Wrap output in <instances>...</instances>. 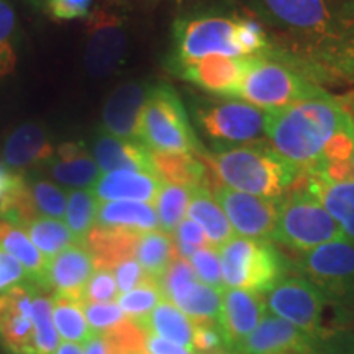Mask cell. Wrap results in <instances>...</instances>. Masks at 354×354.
<instances>
[{"label": "cell", "instance_id": "b9f144b4", "mask_svg": "<svg viewBox=\"0 0 354 354\" xmlns=\"http://www.w3.org/2000/svg\"><path fill=\"white\" fill-rule=\"evenodd\" d=\"M17 64V17L7 0H0V77L13 73Z\"/></svg>", "mask_w": 354, "mask_h": 354}, {"label": "cell", "instance_id": "ac0fdd59", "mask_svg": "<svg viewBox=\"0 0 354 354\" xmlns=\"http://www.w3.org/2000/svg\"><path fill=\"white\" fill-rule=\"evenodd\" d=\"M151 87L145 81H131L115 88L102 113L105 133L117 138L140 141L141 113Z\"/></svg>", "mask_w": 354, "mask_h": 354}, {"label": "cell", "instance_id": "5b68a950", "mask_svg": "<svg viewBox=\"0 0 354 354\" xmlns=\"http://www.w3.org/2000/svg\"><path fill=\"white\" fill-rule=\"evenodd\" d=\"M225 289H243L263 295L290 272V259L271 240L233 236L218 248Z\"/></svg>", "mask_w": 354, "mask_h": 354}, {"label": "cell", "instance_id": "5bb4252c", "mask_svg": "<svg viewBox=\"0 0 354 354\" xmlns=\"http://www.w3.org/2000/svg\"><path fill=\"white\" fill-rule=\"evenodd\" d=\"M125 21L117 13L95 8L87 17L86 68L91 76H110L127 53Z\"/></svg>", "mask_w": 354, "mask_h": 354}, {"label": "cell", "instance_id": "1f68e13d", "mask_svg": "<svg viewBox=\"0 0 354 354\" xmlns=\"http://www.w3.org/2000/svg\"><path fill=\"white\" fill-rule=\"evenodd\" d=\"M21 230L28 234L33 245L41 251V254L48 261L63 253L71 246L81 245V243H77L76 236L71 233L68 225L56 218L37 216L35 220L28 221Z\"/></svg>", "mask_w": 354, "mask_h": 354}, {"label": "cell", "instance_id": "9c48e42d", "mask_svg": "<svg viewBox=\"0 0 354 354\" xmlns=\"http://www.w3.org/2000/svg\"><path fill=\"white\" fill-rule=\"evenodd\" d=\"M290 271L312 282L326 300H354V240L342 236L313 250L294 253Z\"/></svg>", "mask_w": 354, "mask_h": 354}, {"label": "cell", "instance_id": "f5cc1de1", "mask_svg": "<svg viewBox=\"0 0 354 354\" xmlns=\"http://www.w3.org/2000/svg\"><path fill=\"white\" fill-rule=\"evenodd\" d=\"M146 353L148 354H196L192 349L180 346L165 338H159L156 335L148 333L146 338Z\"/></svg>", "mask_w": 354, "mask_h": 354}, {"label": "cell", "instance_id": "d6a6232c", "mask_svg": "<svg viewBox=\"0 0 354 354\" xmlns=\"http://www.w3.org/2000/svg\"><path fill=\"white\" fill-rule=\"evenodd\" d=\"M53 322L57 335L69 343L84 344L92 335L84 315V302H77L64 295H53Z\"/></svg>", "mask_w": 354, "mask_h": 354}, {"label": "cell", "instance_id": "d4e9b609", "mask_svg": "<svg viewBox=\"0 0 354 354\" xmlns=\"http://www.w3.org/2000/svg\"><path fill=\"white\" fill-rule=\"evenodd\" d=\"M153 172L161 183L184 187H209V171L203 158L190 153L151 151Z\"/></svg>", "mask_w": 354, "mask_h": 354}, {"label": "cell", "instance_id": "816d5d0a", "mask_svg": "<svg viewBox=\"0 0 354 354\" xmlns=\"http://www.w3.org/2000/svg\"><path fill=\"white\" fill-rule=\"evenodd\" d=\"M176 243H180V245H187L196 248V250H201V248H212L209 238L203 233V230L198 227L196 221L190 218H184L179 223V227L176 228V232L172 233Z\"/></svg>", "mask_w": 354, "mask_h": 354}, {"label": "cell", "instance_id": "7bdbcfd3", "mask_svg": "<svg viewBox=\"0 0 354 354\" xmlns=\"http://www.w3.org/2000/svg\"><path fill=\"white\" fill-rule=\"evenodd\" d=\"M236 43L243 56H261L272 51V39L263 25L248 17H238Z\"/></svg>", "mask_w": 354, "mask_h": 354}, {"label": "cell", "instance_id": "d6986e66", "mask_svg": "<svg viewBox=\"0 0 354 354\" xmlns=\"http://www.w3.org/2000/svg\"><path fill=\"white\" fill-rule=\"evenodd\" d=\"M263 297L254 292L243 289H230L221 292L220 328L223 331L228 351L236 348L256 330L266 317Z\"/></svg>", "mask_w": 354, "mask_h": 354}, {"label": "cell", "instance_id": "7402d4cb", "mask_svg": "<svg viewBox=\"0 0 354 354\" xmlns=\"http://www.w3.org/2000/svg\"><path fill=\"white\" fill-rule=\"evenodd\" d=\"M94 159L100 171H138L153 172L151 149L135 140H123L117 136L102 133L94 143Z\"/></svg>", "mask_w": 354, "mask_h": 354}, {"label": "cell", "instance_id": "e0dca14e", "mask_svg": "<svg viewBox=\"0 0 354 354\" xmlns=\"http://www.w3.org/2000/svg\"><path fill=\"white\" fill-rule=\"evenodd\" d=\"M236 354H322L318 339L276 315H266Z\"/></svg>", "mask_w": 354, "mask_h": 354}, {"label": "cell", "instance_id": "ba28073f", "mask_svg": "<svg viewBox=\"0 0 354 354\" xmlns=\"http://www.w3.org/2000/svg\"><path fill=\"white\" fill-rule=\"evenodd\" d=\"M238 15L201 10L183 15L174 24V66L207 56L243 57L236 43Z\"/></svg>", "mask_w": 354, "mask_h": 354}, {"label": "cell", "instance_id": "6f0895ef", "mask_svg": "<svg viewBox=\"0 0 354 354\" xmlns=\"http://www.w3.org/2000/svg\"><path fill=\"white\" fill-rule=\"evenodd\" d=\"M343 24L351 39H354V0L343 2Z\"/></svg>", "mask_w": 354, "mask_h": 354}, {"label": "cell", "instance_id": "e575fe53", "mask_svg": "<svg viewBox=\"0 0 354 354\" xmlns=\"http://www.w3.org/2000/svg\"><path fill=\"white\" fill-rule=\"evenodd\" d=\"M97 210H99V201L94 192L88 189H74L71 190L68 197V207H66V225L71 233L76 236L77 243L84 245V240L94 228Z\"/></svg>", "mask_w": 354, "mask_h": 354}, {"label": "cell", "instance_id": "8d00e7d4", "mask_svg": "<svg viewBox=\"0 0 354 354\" xmlns=\"http://www.w3.org/2000/svg\"><path fill=\"white\" fill-rule=\"evenodd\" d=\"M35 348L37 354H55L59 346L55 322H53V295L46 290H38L33 299Z\"/></svg>", "mask_w": 354, "mask_h": 354}, {"label": "cell", "instance_id": "603a6c76", "mask_svg": "<svg viewBox=\"0 0 354 354\" xmlns=\"http://www.w3.org/2000/svg\"><path fill=\"white\" fill-rule=\"evenodd\" d=\"M55 158L51 141L41 127L25 123L13 130L2 146V159L10 169L46 166Z\"/></svg>", "mask_w": 354, "mask_h": 354}, {"label": "cell", "instance_id": "c3c4849f", "mask_svg": "<svg viewBox=\"0 0 354 354\" xmlns=\"http://www.w3.org/2000/svg\"><path fill=\"white\" fill-rule=\"evenodd\" d=\"M113 276L115 281H117L120 295L136 289V287L145 284V282L153 281V277L148 276V272L141 268V264L136 259H127L118 264L117 268H113Z\"/></svg>", "mask_w": 354, "mask_h": 354}, {"label": "cell", "instance_id": "83f0119b", "mask_svg": "<svg viewBox=\"0 0 354 354\" xmlns=\"http://www.w3.org/2000/svg\"><path fill=\"white\" fill-rule=\"evenodd\" d=\"M95 223L99 227L125 228L136 233L159 228L156 209L148 202H102Z\"/></svg>", "mask_w": 354, "mask_h": 354}, {"label": "cell", "instance_id": "44dd1931", "mask_svg": "<svg viewBox=\"0 0 354 354\" xmlns=\"http://www.w3.org/2000/svg\"><path fill=\"white\" fill-rule=\"evenodd\" d=\"M165 183L149 172L115 171L100 176L92 192L102 202H148L154 203Z\"/></svg>", "mask_w": 354, "mask_h": 354}, {"label": "cell", "instance_id": "8fae6325", "mask_svg": "<svg viewBox=\"0 0 354 354\" xmlns=\"http://www.w3.org/2000/svg\"><path fill=\"white\" fill-rule=\"evenodd\" d=\"M268 113L245 100H218L197 109L198 127L221 149L256 143L266 138Z\"/></svg>", "mask_w": 354, "mask_h": 354}, {"label": "cell", "instance_id": "d590c367", "mask_svg": "<svg viewBox=\"0 0 354 354\" xmlns=\"http://www.w3.org/2000/svg\"><path fill=\"white\" fill-rule=\"evenodd\" d=\"M46 166L48 172L56 183L73 189H87L91 185L94 187L100 177V169L95 159L88 154L73 159V161H59V159L53 158Z\"/></svg>", "mask_w": 354, "mask_h": 354}, {"label": "cell", "instance_id": "ffe728a7", "mask_svg": "<svg viewBox=\"0 0 354 354\" xmlns=\"http://www.w3.org/2000/svg\"><path fill=\"white\" fill-rule=\"evenodd\" d=\"M95 264L84 245H74L50 259L46 269V289L55 294L84 302V290L94 274Z\"/></svg>", "mask_w": 354, "mask_h": 354}, {"label": "cell", "instance_id": "277c9868", "mask_svg": "<svg viewBox=\"0 0 354 354\" xmlns=\"http://www.w3.org/2000/svg\"><path fill=\"white\" fill-rule=\"evenodd\" d=\"M323 92L289 56L272 48L271 53L251 56L238 97L264 112L289 107Z\"/></svg>", "mask_w": 354, "mask_h": 354}, {"label": "cell", "instance_id": "94428289", "mask_svg": "<svg viewBox=\"0 0 354 354\" xmlns=\"http://www.w3.org/2000/svg\"><path fill=\"white\" fill-rule=\"evenodd\" d=\"M209 354H236V353L228 351V349H220V351H214V353H209Z\"/></svg>", "mask_w": 354, "mask_h": 354}, {"label": "cell", "instance_id": "11a10c76", "mask_svg": "<svg viewBox=\"0 0 354 354\" xmlns=\"http://www.w3.org/2000/svg\"><path fill=\"white\" fill-rule=\"evenodd\" d=\"M87 149L84 143H79V141H68V143H63L57 148L55 153V158L59 159V161H73V159L86 156Z\"/></svg>", "mask_w": 354, "mask_h": 354}, {"label": "cell", "instance_id": "91938a15", "mask_svg": "<svg viewBox=\"0 0 354 354\" xmlns=\"http://www.w3.org/2000/svg\"><path fill=\"white\" fill-rule=\"evenodd\" d=\"M55 354H84V348L81 344L64 342V343H59V346H57Z\"/></svg>", "mask_w": 354, "mask_h": 354}, {"label": "cell", "instance_id": "8992f818", "mask_svg": "<svg viewBox=\"0 0 354 354\" xmlns=\"http://www.w3.org/2000/svg\"><path fill=\"white\" fill-rule=\"evenodd\" d=\"M140 141L151 151L190 153L205 156L177 92L167 84L149 91L140 123Z\"/></svg>", "mask_w": 354, "mask_h": 354}, {"label": "cell", "instance_id": "74e56055", "mask_svg": "<svg viewBox=\"0 0 354 354\" xmlns=\"http://www.w3.org/2000/svg\"><path fill=\"white\" fill-rule=\"evenodd\" d=\"M32 192L35 207L39 216L61 220L66 216V207H68V194L63 189L57 187L53 180L44 179L39 176L26 177Z\"/></svg>", "mask_w": 354, "mask_h": 354}, {"label": "cell", "instance_id": "f907efd6", "mask_svg": "<svg viewBox=\"0 0 354 354\" xmlns=\"http://www.w3.org/2000/svg\"><path fill=\"white\" fill-rule=\"evenodd\" d=\"M92 0H46V10L53 20H76L88 17Z\"/></svg>", "mask_w": 354, "mask_h": 354}, {"label": "cell", "instance_id": "681fc988", "mask_svg": "<svg viewBox=\"0 0 354 354\" xmlns=\"http://www.w3.org/2000/svg\"><path fill=\"white\" fill-rule=\"evenodd\" d=\"M28 282H32V279L24 266L12 254H8L3 248H0V294L15 286L28 284Z\"/></svg>", "mask_w": 354, "mask_h": 354}, {"label": "cell", "instance_id": "7dc6e473", "mask_svg": "<svg viewBox=\"0 0 354 354\" xmlns=\"http://www.w3.org/2000/svg\"><path fill=\"white\" fill-rule=\"evenodd\" d=\"M192 348L196 354H209L220 349H228L220 323L210 325H194Z\"/></svg>", "mask_w": 354, "mask_h": 354}, {"label": "cell", "instance_id": "f546056e", "mask_svg": "<svg viewBox=\"0 0 354 354\" xmlns=\"http://www.w3.org/2000/svg\"><path fill=\"white\" fill-rule=\"evenodd\" d=\"M136 323H140L148 333L156 335L159 338H165L167 342L180 344V346L194 351V323L174 304L167 302V300H161L158 307L143 322Z\"/></svg>", "mask_w": 354, "mask_h": 354}, {"label": "cell", "instance_id": "ab89813d", "mask_svg": "<svg viewBox=\"0 0 354 354\" xmlns=\"http://www.w3.org/2000/svg\"><path fill=\"white\" fill-rule=\"evenodd\" d=\"M37 216L39 215L35 207L32 192H30L28 180L24 176L21 183L0 202V220L24 228L28 221L35 220Z\"/></svg>", "mask_w": 354, "mask_h": 354}, {"label": "cell", "instance_id": "836d02e7", "mask_svg": "<svg viewBox=\"0 0 354 354\" xmlns=\"http://www.w3.org/2000/svg\"><path fill=\"white\" fill-rule=\"evenodd\" d=\"M190 196H192V189L184 187V185H161L156 201H154V209H156L161 232L171 234L176 232L180 221L187 215Z\"/></svg>", "mask_w": 354, "mask_h": 354}, {"label": "cell", "instance_id": "4316f807", "mask_svg": "<svg viewBox=\"0 0 354 354\" xmlns=\"http://www.w3.org/2000/svg\"><path fill=\"white\" fill-rule=\"evenodd\" d=\"M307 177V189L336 220L344 236L354 240V180L331 183L318 177Z\"/></svg>", "mask_w": 354, "mask_h": 354}, {"label": "cell", "instance_id": "2e32d148", "mask_svg": "<svg viewBox=\"0 0 354 354\" xmlns=\"http://www.w3.org/2000/svg\"><path fill=\"white\" fill-rule=\"evenodd\" d=\"M251 56H207L192 63L174 66L177 76L218 97H238Z\"/></svg>", "mask_w": 354, "mask_h": 354}, {"label": "cell", "instance_id": "7a4b0ae2", "mask_svg": "<svg viewBox=\"0 0 354 354\" xmlns=\"http://www.w3.org/2000/svg\"><path fill=\"white\" fill-rule=\"evenodd\" d=\"M266 113V138L302 172L315 166L330 141L349 127L342 102L325 91Z\"/></svg>", "mask_w": 354, "mask_h": 354}, {"label": "cell", "instance_id": "60d3db41", "mask_svg": "<svg viewBox=\"0 0 354 354\" xmlns=\"http://www.w3.org/2000/svg\"><path fill=\"white\" fill-rule=\"evenodd\" d=\"M161 300H165V297H162L158 281L153 279L127 294H122L118 297V305L128 318L135 322H143Z\"/></svg>", "mask_w": 354, "mask_h": 354}, {"label": "cell", "instance_id": "680465c9", "mask_svg": "<svg viewBox=\"0 0 354 354\" xmlns=\"http://www.w3.org/2000/svg\"><path fill=\"white\" fill-rule=\"evenodd\" d=\"M339 102H342V105L344 107V110H346L349 117V122H351V135L354 141V92L344 97H339ZM353 167H354V151H353Z\"/></svg>", "mask_w": 354, "mask_h": 354}, {"label": "cell", "instance_id": "f1b7e54d", "mask_svg": "<svg viewBox=\"0 0 354 354\" xmlns=\"http://www.w3.org/2000/svg\"><path fill=\"white\" fill-rule=\"evenodd\" d=\"M0 248H3L8 254H12L24 266L35 286L48 292L46 269L50 261L44 258L24 230L0 220Z\"/></svg>", "mask_w": 354, "mask_h": 354}, {"label": "cell", "instance_id": "f35d334b", "mask_svg": "<svg viewBox=\"0 0 354 354\" xmlns=\"http://www.w3.org/2000/svg\"><path fill=\"white\" fill-rule=\"evenodd\" d=\"M102 335L107 343L109 354H148L146 353L148 331L131 318H127L120 325L104 331Z\"/></svg>", "mask_w": 354, "mask_h": 354}, {"label": "cell", "instance_id": "6125c7cd", "mask_svg": "<svg viewBox=\"0 0 354 354\" xmlns=\"http://www.w3.org/2000/svg\"><path fill=\"white\" fill-rule=\"evenodd\" d=\"M32 2H33V0H32Z\"/></svg>", "mask_w": 354, "mask_h": 354}, {"label": "cell", "instance_id": "6da1fadb", "mask_svg": "<svg viewBox=\"0 0 354 354\" xmlns=\"http://www.w3.org/2000/svg\"><path fill=\"white\" fill-rule=\"evenodd\" d=\"M246 10L281 33L295 48L287 55L313 81L338 73L354 77V39L343 24L344 0H238ZM284 55V53H282Z\"/></svg>", "mask_w": 354, "mask_h": 354}, {"label": "cell", "instance_id": "cb8c5ba5", "mask_svg": "<svg viewBox=\"0 0 354 354\" xmlns=\"http://www.w3.org/2000/svg\"><path fill=\"white\" fill-rule=\"evenodd\" d=\"M141 233L125 228H109L95 225L84 240V246L94 259L95 269L112 271L127 259L136 254Z\"/></svg>", "mask_w": 354, "mask_h": 354}, {"label": "cell", "instance_id": "9f6ffc18", "mask_svg": "<svg viewBox=\"0 0 354 354\" xmlns=\"http://www.w3.org/2000/svg\"><path fill=\"white\" fill-rule=\"evenodd\" d=\"M84 354H109V348L104 339V335L92 333L91 338L84 343Z\"/></svg>", "mask_w": 354, "mask_h": 354}, {"label": "cell", "instance_id": "ee69618b", "mask_svg": "<svg viewBox=\"0 0 354 354\" xmlns=\"http://www.w3.org/2000/svg\"><path fill=\"white\" fill-rule=\"evenodd\" d=\"M189 263L192 264L194 271H196L197 277L201 279L203 284L215 287L221 292L225 290L218 250H215V248H201L190 256Z\"/></svg>", "mask_w": 354, "mask_h": 354}, {"label": "cell", "instance_id": "7c38bea8", "mask_svg": "<svg viewBox=\"0 0 354 354\" xmlns=\"http://www.w3.org/2000/svg\"><path fill=\"white\" fill-rule=\"evenodd\" d=\"M158 284L165 300L174 304L194 325L220 323L221 290L203 284L187 259L172 261Z\"/></svg>", "mask_w": 354, "mask_h": 354}, {"label": "cell", "instance_id": "9a60e30c", "mask_svg": "<svg viewBox=\"0 0 354 354\" xmlns=\"http://www.w3.org/2000/svg\"><path fill=\"white\" fill-rule=\"evenodd\" d=\"M38 290L28 282L0 294V346L8 354H37L33 299Z\"/></svg>", "mask_w": 354, "mask_h": 354}, {"label": "cell", "instance_id": "db71d44e", "mask_svg": "<svg viewBox=\"0 0 354 354\" xmlns=\"http://www.w3.org/2000/svg\"><path fill=\"white\" fill-rule=\"evenodd\" d=\"M21 179H24V176L19 174V172L0 165V202L21 183Z\"/></svg>", "mask_w": 354, "mask_h": 354}, {"label": "cell", "instance_id": "30bf717a", "mask_svg": "<svg viewBox=\"0 0 354 354\" xmlns=\"http://www.w3.org/2000/svg\"><path fill=\"white\" fill-rule=\"evenodd\" d=\"M261 297L268 312L292 323L318 342L328 335L323 326L326 297L302 276L287 274Z\"/></svg>", "mask_w": 354, "mask_h": 354}, {"label": "cell", "instance_id": "4dcf8cb0", "mask_svg": "<svg viewBox=\"0 0 354 354\" xmlns=\"http://www.w3.org/2000/svg\"><path fill=\"white\" fill-rule=\"evenodd\" d=\"M136 261L141 268L148 272V276L159 281V277L172 264V261L179 258L176 250L174 236L171 233L153 230V232L141 233L138 246H136Z\"/></svg>", "mask_w": 354, "mask_h": 354}, {"label": "cell", "instance_id": "52a82bcc", "mask_svg": "<svg viewBox=\"0 0 354 354\" xmlns=\"http://www.w3.org/2000/svg\"><path fill=\"white\" fill-rule=\"evenodd\" d=\"M342 236L343 230L307 187L292 190L279 202L272 233V241L279 245L302 253Z\"/></svg>", "mask_w": 354, "mask_h": 354}, {"label": "cell", "instance_id": "4fadbf2b", "mask_svg": "<svg viewBox=\"0 0 354 354\" xmlns=\"http://www.w3.org/2000/svg\"><path fill=\"white\" fill-rule=\"evenodd\" d=\"M227 214L236 236L251 240H272L281 198H264L233 190L223 184L210 189Z\"/></svg>", "mask_w": 354, "mask_h": 354}, {"label": "cell", "instance_id": "3957f363", "mask_svg": "<svg viewBox=\"0 0 354 354\" xmlns=\"http://www.w3.org/2000/svg\"><path fill=\"white\" fill-rule=\"evenodd\" d=\"M220 184L233 190L264 198H282L294 187L302 171L282 158L271 145L233 146L202 156Z\"/></svg>", "mask_w": 354, "mask_h": 354}, {"label": "cell", "instance_id": "f6af8a7d", "mask_svg": "<svg viewBox=\"0 0 354 354\" xmlns=\"http://www.w3.org/2000/svg\"><path fill=\"white\" fill-rule=\"evenodd\" d=\"M84 315L92 333H104L127 320L125 312L118 304H87L84 302Z\"/></svg>", "mask_w": 354, "mask_h": 354}, {"label": "cell", "instance_id": "484cf974", "mask_svg": "<svg viewBox=\"0 0 354 354\" xmlns=\"http://www.w3.org/2000/svg\"><path fill=\"white\" fill-rule=\"evenodd\" d=\"M187 216L203 230L212 248H215V250H218L234 236L227 214L216 202L209 187L192 189Z\"/></svg>", "mask_w": 354, "mask_h": 354}, {"label": "cell", "instance_id": "bcb514c9", "mask_svg": "<svg viewBox=\"0 0 354 354\" xmlns=\"http://www.w3.org/2000/svg\"><path fill=\"white\" fill-rule=\"evenodd\" d=\"M120 297L115 276L109 269H97L88 279L84 290V302L87 304H113Z\"/></svg>", "mask_w": 354, "mask_h": 354}]
</instances>
